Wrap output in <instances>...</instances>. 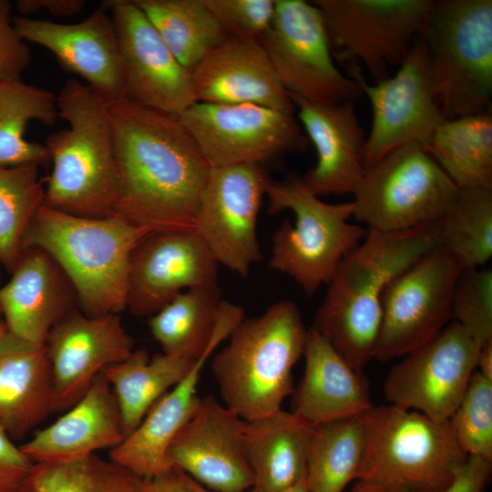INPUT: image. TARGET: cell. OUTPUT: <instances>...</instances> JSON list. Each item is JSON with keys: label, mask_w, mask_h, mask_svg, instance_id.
Segmentation results:
<instances>
[{"label": "cell", "mask_w": 492, "mask_h": 492, "mask_svg": "<svg viewBox=\"0 0 492 492\" xmlns=\"http://www.w3.org/2000/svg\"><path fill=\"white\" fill-rule=\"evenodd\" d=\"M244 317L240 305L221 299L215 283L180 292L150 316L149 327L163 354L196 361L215 350Z\"/></svg>", "instance_id": "obj_27"}, {"label": "cell", "mask_w": 492, "mask_h": 492, "mask_svg": "<svg viewBox=\"0 0 492 492\" xmlns=\"http://www.w3.org/2000/svg\"><path fill=\"white\" fill-rule=\"evenodd\" d=\"M245 420L213 396L200 398L170 443L166 460L213 492H245L254 478L244 449Z\"/></svg>", "instance_id": "obj_18"}, {"label": "cell", "mask_w": 492, "mask_h": 492, "mask_svg": "<svg viewBox=\"0 0 492 492\" xmlns=\"http://www.w3.org/2000/svg\"><path fill=\"white\" fill-rule=\"evenodd\" d=\"M55 412V386L45 343L8 330L0 340V425L20 440Z\"/></svg>", "instance_id": "obj_28"}, {"label": "cell", "mask_w": 492, "mask_h": 492, "mask_svg": "<svg viewBox=\"0 0 492 492\" xmlns=\"http://www.w3.org/2000/svg\"><path fill=\"white\" fill-rule=\"evenodd\" d=\"M190 72L227 36L202 0H133Z\"/></svg>", "instance_id": "obj_34"}, {"label": "cell", "mask_w": 492, "mask_h": 492, "mask_svg": "<svg viewBox=\"0 0 492 492\" xmlns=\"http://www.w3.org/2000/svg\"><path fill=\"white\" fill-rule=\"evenodd\" d=\"M437 247L434 223L395 232L367 230L327 283L312 327L362 374L374 358L386 286Z\"/></svg>", "instance_id": "obj_2"}, {"label": "cell", "mask_w": 492, "mask_h": 492, "mask_svg": "<svg viewBox=\"0 0 492 492\" xmlns=\"http://www.w3.org/2000/svg\"><path fill=\"white\" fill-rule=\"evenodd\" d=\"M427 149L457 188L492 189V113L445 119Z\"/></svg>", "instance_id": "obj_32"}, {"label": "cell", "mask_w": 492, "mask_h": 492, "mask_svg": "<svg viewBox=\"0 0 492 492\" xmlns=\"http://www.w3.org/2000/svg\"><path fill=\"white\" fill-rule=\"evenodd\" d=\"M13 22L26 42L50 51L66 71L82 77L104 100L126 97L118 37L105 8H97L75 24L20 15L14 16Z\"/></svg>", "instance_id": "obj_21"}, {"label": "cell", "mask_w": 492, "mask_h": 492, "mask_svg": "<svg viewBox=\"0 0 492 492\" xmlns=\"http://www.w3.org/2000/svg\"><path fill=\"white\" fill-rule=\"evenodd\" d=\"M420 36L444 120L491 110L492 1H434Z\"/></svg>", "instance_id": "obj_7"}, {"label": "cell", "mask_w": 492, "mask_h": 492, "mask_svg": "<svg viewBox=\"0 0 492 492\" xmlns=\"http://www.w3.org/2000/svg\"><path fill=\"white\" fill-rule=\"evenodd\" d=\"M457 190L425 146L405 144L364 169L353 192V217L386 232L427 226L442 217Z\"/></svg>", "instance_id": "obj_9"}, {"label": "cell", "mask_w": 492, "mask_h": 492, "mask_svg": "<svg viewBox=\"0 0 492 492\" xmlns=\"http://www.w3.org/2000/svg\"><path fill=\"white\" fill-rule=\"evenodd\" d=\"M178 117L210 167L261 164L307 144L293 113L260 105L195 102Z\"/></svg>", "instance_id": "obj_13"}, {"label": "cell", "mask_w": 492, "mask_h": 492, "mask_svg": "<svg viewBox=\"0 0 492 492\" xmlns=\"http://www.w3.org/2000/svg\"><path fill=\"white\" fill-rule=\"evenodd\" d=\"M191 78L196 102L295 110L258 39L228 36L191 71Z\"/></svg>", "instance_id": "obj_22"}, {"label": "cell", "mask_w": 492, "mask_h": 492, "mask_svg": "<svg viewBox=\"0 0 492 492\" xmlns=\"http://www.w3.org/2000/svg\"><path fill=\"white\" fill-rule=\"evenodd\" d=\"M191 487L194 492H213L205 488L204 487H202L201 485L194 481L192 478H191ZM245 492H261V491L257 487H252L251 488L248 489Z\"/></svg>", "instance_id": "obj_50"}, {"label": "cell", "mask_w": 492, "mask_h": 492, "mask_svg": "<svg viewBox=\"0 0 492 492\" xmlns=\"http://www.w3.org/2000/svg\"><path fill=\"white\" fill-rule=\"evenodd\" d=\"M148 492H194L191 478L182 471L170 467L148 479Z\"/></svg>", "instance_id": "obj_46"}, {"label": "cell", "mask_w": 492, "mask_h": 492, "mask_svg": "<svg viewBox=\"0 0 492 492\" xmlns=\"http://www.w3.org/2000/svg\"><path fill=\"white\" fill-rule=\"evenodd\" d=\"M349 492H383L373 486L358 481Z\"/></svg>", "instance_id": "obj_48"}, {"label": "cell", "mask_w": 492, "mask_h": 492, "mask_svg": "<svg viewBox=\"0 0 492 492\" xmlns=\"http://www.w3.org/2000/svg\"><path fill=\"white\" fill-rule=\"evenodd\" d=\"M289 95L321 103L354 102L357 82L335 66L323 15L311 1L275 0L268 30L259 39Z\"/></svg>", "instance_id": "obj_10"}, {"label": "cell", "mask_w": 492, "mask_h": 492, "mask_svg": "<svg viewBox=\"0 0 492 492\" xmlns=\"http://www.w3.org/2000/svg\"><path fill=\"white\" fill-rule=\"evenodd\" d=\"M150 233L120 217H80L44 204L25 233L21 251L38 248L56 261L84 314H118L126 309L131 254Z\"/></svg>", "instance_id": "obj_3"}, {"label": "cell", "mask_w": 492, "mask_h": 492, "mask_svg": "<svg viewBox=\"0 0 492 492\" xmlns=\"http://www.w3.org/2000/svg\"><path fill=\"white\" fill-rule=\"evenodd\" d=\"M6 331H7V328H6L5 323L0 313V340L2 339V337L4 336Z\"/></svg>", "instance_id": "obj_51"}, {"label": "cell", "mask_w": 492, "mask_h": 492, "mask_svg": "<svg viewBox=\"0 0 492 492\" xmlns=\"http://www.w3.org/2000/svg\"><path fill=\"white\" fill-rule=\"evenodd\" d=\"M118 189L114 215L150 232L194 231L211 167L178 116L105 100Z\"/></svg>", "instance_id": "obj_1"}, {"label": "cell", "mask_w": 492, "mask_h": 492, "mask_svg": "<svg viewBox=\"0 0 492 492\" xmlns=\"http://www.w3.org/2000/svg\"><path fill=\"white\" fill-rule=\"evenodd\" d=\"M229 36L260 39L270 27L275 0H202Z\"/></svg>", "instance_id": "obj_41"}, {"label": "cell", "mask_w": 492, "mask_h": 492, "mask_svg": "<svg viewBox=\"0 0 492 492\" xmlns=\"http://www.w3.org/2000/svg\"><path fill=\"white\" fill-rule=\"evenodd\" d=\"M265 196L271 215L290 210L272 235L269 266L292 278L306 295L327 284L342 259L364 238L367 230L350 222L354 204L320 200L302 181L291 177L269 179Z\"/></svg>", "instance_id": "obj_8"}, {"label": "cell", "mask_w": 492, "mask_h": 492, "mask_svg": "<svg viewBox=\"0 0 492 492\" xmlns=\"http://www.w3.org/2000/svg\"><path fill=\"white\" fill-rule=\"evenodd\" d=\"M196 361L163 353L150 357L146 349H137L125 360L104 369L101 374L118 402L124 438L137 428L151 406L185 377Z\"/></svg>", "instance_id": "obj_31"}, {"label": "cell", "mask_w": 492, "mask_h": 492, "mask_svg": "<svg viewBox=\"0 0 492 492\" xmlns=\"http://www.w3.org/2000/svg\"><path fill=\"white\" fill-rule=\"evenodd\" d=\"M480 347L452 321L391 369L384 385L386 399L434 420L448 421L476 371Z\"/></svg>", "instance_id": "obj_16"}, {"label": "cell", "mask_w": 492, "mask_h": 492, "mask_svg": "<svg viewBox=\"0 0 492 492\" xmlns=\"http://www.w3.org/2000/svg\"><path fill=\"white\" fill-rule=\"evenodd\" d=\"M213 352H206L185 377L151 406L137 428L111 449L110 460L145 479L169 469L167 450L199 405L200 373Z\"/></svg>", "instance_id": "obj_30"}, {"label": "cell", "mask_w": 492, "mask_h": 492, "mask_svg": "<svg viewBox=\"0 0 492 492\" xmlns=\"http://www.w3.org/2000/svg\"><path fill=\"white\" fill-rule=\"evenodd\" d=\"M364 433L358 416L314 425L305 480L309 492H343L359 478Z\"/></svg>", "instance_id": "obj_36"}, {"label": "cell", "mask_w": 492, "mask_h": 492, "mask_svg": "<svg viewBox=\"0 0 492 492\" xmlns=\"http://www.w3.org/2000/svg\"><path fill=\"white\" fill-rule=\"evenodd\" d=\"M67 128L46 138L52 170L45 205L75 216L114 215L118 178L113 128L105 100L86 83L67 80L56 97Z\"/></svg>", "instance_id": "obj_4"}, {"label": "cell", "mask_w": 492, "mask_h": 492, "mask_svg": "<svg viewBox=\"0 0 492 492\" xmlns=\"http://www.w3.org/2000/svg\"><path fill=\"white\" fill-rule=\"evenodd\" d=\"M269 179L261 164L211 167L201 196L194 231L241 277L262 260L257 219Z\"/></svg>", "instance_id": "obj_15"}, {"label": "cell", "mask_w": 492, "mask_h": 492, "mask_svg": "<svg viewBox=\"0 0 492 492\" xmlns=\"http://www.w3.org/2000/svg\"><path fill=\"white\" fill-rule=\"evenodd\" d=\"M449 423L467 456L492 460V381L476 370Z\"/></svg>", "instance_id": "obj_39"}, {"label": "cell", "mask_w": 492, "mask_h": 492, "mask_svg": "<svg viewBox=\"0 0 492 492\" xmlns=\"http://www.w3.org/2000/svg\"><path fill=\"white\" fill-rule=\"evenodd\" d=\"M12 16V5L0 0V83L21 79L31 61V51L17 33Z\"/></svg>", "instance_id": "obj_42"}, {"label": "cell", "mask_w": 492, "mask_h": 492, "mask_svg": "<svg viewBox=\"0 0 492 492\" xmlns=\"http://www.w3.org/2000/svg\"><path fill=\"white\" fill-rule=\"evenodd\" d=\"M452 319L479 344L492 340V272L464 268L452 300Z\"/></svg>", "instance_id": "obj_40"}, {"label": "cell", "mask_w": 492, "mask_h": 492, "mask_svg": "<svg viewBox=\"0 0 492 492\" xmlns=\"http://www.w3.org/2000/svg\"><path fill=\"white\" fill-rule=\"evenodd\" d=\"M290 97L317 155L302 181L318 197L353 194L364 172L366 138L354 102L321 103Z\"/></svg>", "instance_id": "obj_23"}, {"label": "cell", "mask_w": 492, "mask_h": 492, "mask_svg": "<svg viewBox=\"0 0 492 492\" xmlns=\"http://www.w3.org/2000/svg\"><path fill=\"white\" fill-rule=\"evenodd\" d=\"M218 269L195 231L152 232L131 254L126 309L151 316L180 292L217 283Z\"/></svg>", "instance_id": "obj_19"}, {"label": "cell", "mask_w": 492, "mask_h": 492, "mask_svg": "<svg viewBox=\"0 0 492 492\" xmlns=\"http://www.w3.org/2000/svg\"><path fill=\"white\" fill-rule=\"evenodd\" d=\"M123 440L116 396L100 374L75 405L19 447L33 464L64 463L112 449Z\"/></svg>", "instance_id": "obj_25"}, {"label": "cell", "mask_w": 492, "mask_h": 492, "mask_svg": "<svg viewBox=\"0 0 492 492\" xmlns=\"http://www.w3.org/2000/svg\"><path fill=\"white\" fill-rule=\"evenodd\" d=\"M364 433L358 481L384 492H439L467 455L448 421L399 406H372L357 415Z\"/></svg>", "instance_id": "obj_6"}, {"label": "cell", "mask_w": 492, "mask_h": 492, "mask_svg": "<svg viewBox=\"0 0 492 492\" xmlns=\"http://www.w3.org/2000/svg\"><path fill=\"white\" fill-rule=\"evenodd\" d=\"M39 168L32 164L0 166V264L10 273L21 257L26 230L45 204Z\"/></svg>", "instance_id": "obj_38"}, {"label": "cell", "mask_w": 492, "mask_h": 492, "mask_svg": "<svg viewBox=\"0 0 492 492\" xmlns=\"http://www.w3.org/2000/svg\"><path fill=\"white\" fill-rule=\"evenodd\" d=\"M58 118L56 97L22 79L0 83V166L51 165L45 144L26 138L28 124L53 126Z\"/></svg>", "instance_id": "obj_33"}, {"label": "cell", "mask_w": 492, "mask_h": 492, "mask_svg": "<svg viewBox=\"0 0 492 492\" xmlns=\"http://www.w3.org/2000/svg\"><path fill=\"white\" fill-rule=\"evenodd\" d=\"M434 227L438 248L463 268H480L492 256V189L458 188Z\"/></svg>", "instance_id": "obj_35"}, {"label": "cell", "mask_w": 492, "mask_h": 492, "mask_svg": "<svg viewBox=\"0 0 492 492\" xmlns=\"http://www.w3.org/2000/svg\"><path fill=\"white\" fill-rule=\"evenodd\" d=\"M314 425L280 409L245 421L244 449L261 492H280L305 479Z\"/></svg>", "instance_id": "obj_29"}, {"label": "cell", "mask_w": 492, "mask_h": 492, "mask_svg": "<svg viewBox=\"0 0 492 492\" xmlns=\"http://www.w3.org/2000/svg\"><path fill=\"white\" fill-rule=\"evenodd\" d=\"M464 268L436 248L395 277L382 298L374 358L403 357L433 339L452 319V300Z\"/></svg>", "instance_id": "obj_11"}, {"label": "cell", "mask_w": 492, "mask_h": 492, "mask_svg": "<svg viewBox=\"0 0 492 492\" xmlns=\"http://www.w3.org/2000/svg\"><path fill=\"white\" fill-rule=\"evenodd\" d=\"M303 375L292 392V412L313 425L361 415L373 406L368 384L314 328L308 329Z\"/></svg>", "instance_id": "obj_26"}, {"label": "cell", "mask_w": 492, "mask_h": 492, "mask_svg": "<svg viewBox=\"0 0 492 492\" xmlns=\"http://www.w3.org/2000/svg\"><path fill=\"white\" fill-rule=\"evenodd\" d=\"M298 306L280 301L244 317L212 358L211 371L224 405L245 421L282 409L293 392L292 367L307 339Z\"/></svg>", "instance_id": "obj_5"}, {"label": "cell", "mask_w": 492, "mask_h": 492, "mask_svg": "<svg viewBox=\"0 0 492 492\" xmlns=\"http://www.w3.org/2000/svg\"><path fill=\"white\" fill-rule=\"evenodd\" d=\"M491 469L492 460L478 456H467L456 470L452 482L439 492H483Z\"/></svg>", "instance_id": "obj_44"}, {"label": "cell", "mask_w": 492, "mask_h": 492, "mask_svg": "<svg viewBox=\"0 0 492 492\" xmlns=\"http://www.w3.org/2000/svg\"><path fill=\"white\" fill-rule=\"evenodd\" d=\"M32 466L0 425V492H22Z\"/></svg>", "instance_id": "obj_43"}, {"label": "cell", "mask_w": 492, "mask_h": 492, "mask_svg": "<svg viewBox=\"0 0 492 492\" xmlns=\"http://www.w3.org/2000/svg\"><path fill=\"white\" fill-rule=\"evenodd\" d=\"M352 78L372 108L371 128L363 152L364 169L405 144L418 143L427 148L444 118L435 99L421 36L394 76L370 85L360 70L353 67Z\"/></svg>", "instance_id": "obj_14"}, {"label": "cell", "mask_w": 492, "mask_h": 492, "mask_svg": "<svg viewBox=\"0 0 492 492\" xmlns=\"http://www.w3.org/2000/svg\"><path fill=\"white\" fill-rule=\"evenodd\" d=\"M101 6L115 26L126 98L175 116L194 104L191 72L173 56L134 1L110 0Z\"/></svg>", "instance_id": "obj_17"}, {"label": "cell", "mask_w": 492, "mask_h": 492, "mask_svg": "<svg viewBox=\"0 0 492 492\" xmlns=\"http://www.w3.org/2000/svg\"><path fill=\"white\" fill-rule=\"evenodd\" d=\"M476 370L484 377L492 381V340L481 345Z\"/></svg>", "instance_id": "obj_47"}, {"label": "cell", "mask_w": 492, "mask_h": 492, "mask_svg": "<svg viewBox=\"0 0 492 492\" xmlns=\"http://www.w3.org/2000/svg\"><path fill=\"white\" fill-rule=\"evenodd\" d=\"M20 16L46 12L53 16L67 17L79 14L86 5L84 0H18L15 4Z\"/></svg>", "instance_id": "obj_45"}, {"label": "cell", "mask_w": 492, "mask_h": 492, "mask_svg": "<svg viewBox=\"0 0 492 492\" xmlns=\"http://www.w3.org/2000/svg\"><path fill=\"white\" fill-rule=\"evenodd\" d=\"M134 339L118 314L72 312L50 331L46 346L55 386V412L67 411L107 367L128 358Z\"/></svg>", "instance_id": "obj_20"}, {"label": "cell", "mask_w": 492, "mask_h": 492, "mask_svg": "<svg viewBox=\"0 0 492 492\" xmlns=\"http://www.w3.org/2000/svg\"><path fill=\"white\" fill-rule=\"evenodd\" d=\"M22 492H148V479L96 454L64 463H34Z\"/></svg>", "instance_id": "obj_37"}, {"label": "cell", "mask_w": 492, "mask_h": 492, "mask_svg": "<svg viewBox=\"0 0 492 492\" xmlns=\"http://www.w3.org/2000/svg\"><path fill=\"white\" fill-rule=\"evenodd\" d=\"M280 492H309L306 480L303 479L296 485Z\"/></svg>", "instance_id": "obj_49"}, {"label": "cell", "mask_w": 492, "mask_h": 492, "mask_svg": "<svg viewBox=\"0 0 492 492\" xmlns=\"http://www.w3.org/2000/svg\"><path fill=\"white\" fill-rule=\"evenodd\" d=\"M342 59L363 65L374 79L398 67L422 33L432 0H314Z\"/></svg>", "instance_id": "obj_12"}, {"label": "cell", "mask_w": 492, "mask_h": 492, "mask_svg": "<svg viewBox=\"0 0 492 492\" xmlns=\"http://www.w3.org/2000/svg\"><path fill=\"white\" fill-rule=\"evenodd\" d=\"M12 277L0 288V313L7 330L35 343H45L62 319L75 311L77 296L68 278L45 251H22Z\"/></svg>", "instance_id": "obj_24"}, {"label": "cell", "mask_w": 492, "mask_h": 492, "mask_svg": "<svg viewBox=\"0 0 492 492\" xmlns=\"http://www.w3.org/2000/svg\"><path fill=\"white\" fill-rule=\"evenodd\" d=\"M1 265V264H0ZM0 279H1V272H0Z\"/></svg>", "instance_id": "obj_52"}]
</instances>
